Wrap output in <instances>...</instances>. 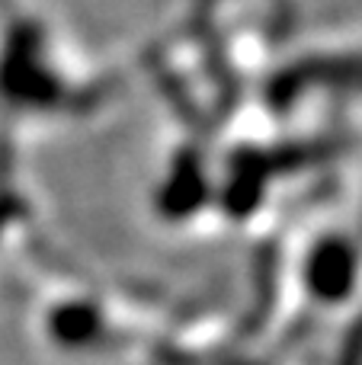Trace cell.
<instances>
[{
  "mask_svg": "<svg viewBox=\"0 0 362 365\" xmlns=\"http://www.w3.org/2000/svg\"><path fill=\"white\" fill-rule=\"evenodd\" d=\"M16 4V0H0V10H4V6H13Z\"/></svg>",
  "mask_w": 362,
  "mask_h": 365,
  "instance_id": "cell-1",
  "label": "cell"
}]
</instances>
